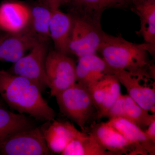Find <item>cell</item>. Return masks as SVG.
Segmentation results:
<instances>
[{
  "label": "cell",
  "mask_w": 155,
  "mask_h": 155,
  "mask_svg": "<svg viewBox=\"0 0 155 155\" xmlns=\"http://www.w3.org/2000/svg\"><path fill=\"white\" fill-rule=\"evenodd\" d=\"M0 97L19 114L46 122L55 118V112L43 97L41 91L25 78L0 70Z\"/></svg>",
  "instance_id": "1"
},
{
  "label": "cell",
  "mask_w": 155,
  "mask_h": 155,
  "mask_svg": "<svg viewBox=\"0 0 155 155\" xmlns=\"http://www.w3.org/2000/svg\"><path fill=\"white\" fill-rule=\"evenodd\" d=\"M155 46L127 41L121 35L115 36L103 31L98 52L114 72L125 70L135 72L153 68L149 54H155Z\"/></svg>",
  "instance_id": "2"
},
{
  "label": "cell",
  "mask_w": 155,
  "mask_h": 155,
  "mask_svg": "<svg viewBox=\"0 0 155 155\" xmlns=\"http://www.w3.org/2000/svg\"><path fill=\"white\" fill-rule=\"evenodd\" d=\"M55 97L61 113L86 133L87 123L95 108L88 89L76 82Z\"/></svg>",
  "instance_id": "3"
},
{
  "label": "cell",
  "mask_w": 155,
  "mask_h": 155,
  "mask_svg": "<svg viewBox=\"0 0 155 155\" xmlns=\"http://www.w3.org/2000/svg\"><path fill=\"white\" fill-rule=\"evenodd\" d=\"M153 71L154 67L135 72L120 70L115 72V75L135 102L144 110L155 114V84H148L153 81L152 78L155 77Z\"/></svg>",
  "instance_id": "4"
},
{
  "label": "cell",
  "mask_w": 155,
  "mask_h": 155,
  "mask_svg": "<svg viewBox=\"0 0 155 155\" xmlns=\"http://www.w3.org/2000/svg\"><path fill=\"white\" fill-rule=\"evenodd\" d=\"M45 140L41 127L14 133L0 142V155H52Z\"/></svg>",
  "instance_id": "5"
},
{
  "label": "cell",
  "mask_w": 155,
  "mask_h": 155,
  "mask_svg": "<svg viewBox=\"0 0 155 155\" xmlns=\"http://www.w3.org/2000/svg\"><path fill=\"white\" fill-rule=\"evenodd\" d=\"M76 65L66 54L55 50L48 52L45 68L51 96H55L77 82Z\"/></svg>",
  "instance_id": "6"
},
{
  "label": "cell",
  "mask_w": 155,
  "mask_h": 155,
  "mask_svg": "<svg viewBox=\"0 0 155 155\" xmlns=\"http://www.w3.org/2000/svg\"><path fill=\"white\" fill-rule=\"evenodd\" d=\"M72 16L73 25L69 42V53L78 58L96 54L102 36L101 25L85 18Z\"/></svg>",
  "instance_id": "7"
},
{
  "label": "cell",
  "mask_w": 155,
  "mask_h": 155,
  "mask_svg": "<svg viewBox=\"0 0 155 155\" xmlns=\"http://www.w3.org/2000/svg\"><path fill=\"white\" fill-rule=\"evenodd\" d=\"M48 52V42L39 43L29 54L14 63L9 72L29 79L44 91L49 86L45 68Z\"/></svg>",
  "instance_id": "8"
},
{
  "label": "cell",
  "mask_w": 155,
  "mask_h": 155,
  "mask_svg": "<svg viewBox=\"0 0 155 155\" xmlns=\"http://www.w3.org/2000/svg\"><path fill=\"white\" fill-rule=\"evenodd\" d=\"M40 42L28 25L18 32L7 33L0 41V61L14 64Z\"/></svg>",
  "instance_id": "9"
},
{
  "label": "cell",
  "mask_w": 155,
  "mask_h": 155,
  "mask_svg": "<svg viewBox=\"0 0 155 155\" xmlns=\"http://www.w3.org/2000/svg\"><path fill=\"white\" fill-rule=\"evenodd\" d=\"M108 151L114 155H140L136 147L107 122L92 125L88 133Z\"/></svg>",
  "instance_id": "10"
},
{
  "label": "cell",
  "mask_w": 155,
  "mask_h": 155,
  "mask_svg": "<svg viewBox=\"0 0 155 155\" xmlns=\"http://www.w3.org/2000/svg\"><path fill=\"white\" fill-rule=\"evenodd\" d=\"M115 72L96 54L78 58L76 65L77 82L89 89L98 81Z\"/></svg>",
  "instance_id": "11"
},
{
  "label": "cell",
  "mask_w": 155,
  "mask_h": 155,
  "mask_svg": "<svg viewBox=\"0 0 155 155\" xmlns=\"http://www.w3.org/2000/svg\"><path fill=\"white\" fill-rule=\"evenodd\" d=\"M41 127L47 144L52 153L61 154L73 139L83 132L68 121H50Z\"/></svg>",
  "instance_id": "12"
},
{
  "label": "cell",
  "mask_w": 155,
  "mask_h": 155,
  "mask_svg": "<svg viewBox=\"0 0 155 155\" xmlns=\"http://www.w3.org/2000/svg\"><path fill=\"white\" fill-rule=\"evenodd\" d=\"M30 8L22 3L6 2L0 5V29L6 33L18 32L29 23Z\"/></svg>",
  "instance_id": "13"
},
{
  "label": "cell",
  "mask_w": 155,
  "mask_h": 155,
  "mask_svg": "<svg viewBox=\"0 0 155 155\" xmlns=\"http://www.w3.org/2000/svg\"><path fill=\"white\" fill-rule=\"evenodd\" d=\"M107 122L134 145L140 155L155 154V143L148 138L144 130L133 122L121 117L111 118Z\"/></svg>",
  "instance_id": "14"
},
{
  "label": "cell",
  "mask_w": 155,
  "mask_h": 155,
  "mask_svg": "<svg viewBox=\"0 0 155 155\" xmlns=\"http://www.w3.org/2000/svg\"><path fill=\"white\" fill-rule=\"evenodd\" d=\"M50 22V34L55 50L67 54L73 25L71 14L63 13L60 9L51 10Z\"/></svg>",
  "instance_id": "15"
},
{
  "label": "cell",
  "mask_w": 155,
  "mask_h": 155,
  "mask_svg": "<svg viewBox=\"0 0 155 155\" xmlns=\"http://www.w3.org/2000/svg\"><path fill=\"white\" fill-rule=\"evenodd\" d=\"M130 4L140 20V29L136 33L145 42L155 46V0H131Z\"/></svg>",
  "instance_id": "16"
},
{
  "label": "cell",
  "mask_w": 155,
  "mask_h": 155,
  "mask_svg": "<svg viewBox=\"0 0 155 155\" xmlns=\"http://www.w3.org/2000/svg\"><path fill=\"white\" fill-rule=\"evenodd\" d=\"M34 127L24 114L11 112L0 103V142L14 133Z\"/></svg>",
  "instance_id": "17"
},
{
  "label": "cell",
  "mask_w": 155,
  "mask_h": 155,
  "mask_svg": "<svg viewBox=\"0 0 155 155\" xmlns=\"http://www.w3.org/2000/svg\"><path fill=\"white\" fill-rule=\"evenodd\" d=\"M30 18L28 26L41 42L49 41L50 22L52 11L40 2L29 7Z\"/></svg>",
  "instance_id": "18"
},
{
  "label": "cell",
  "mask_w": 155,
  "mask_h": 155,
  "mask_svg": "<svg viewBox=\"0 0 155 155\" xmlns=\"http://www.w3.org/2000/svg\"><path fill=\"white\" fill-rule=\"evenodd\" d=\"M61 154L113 155L103 147L92 136L84 132L71 140Z\"/></svg>",
  "instance_id": "19"
},
{
  "label": "cell",
  "mask_w": 155,
  "mask_h": 155,
  "mask_svg": "<svg viewBox=\"0 0 155 155\" xmlns=\"http://www.w3.org/2000/svg\"><path fill=\"white\" fill-rule=\"evenodd\" d=\"M73 16L100 23L103 11L107 8V0H68Z\"/></svg>",
  "instance_id": "20"
},
{
  "label": "cell",
  "mask_w": 155,
  "mask_h": 155,
  "mask_svg": "<svg viewBox=\"0 0 155 155\" xmlns=\"http://www.w3.org/2000/svg\"><path fill=\"white\" fill-rule=\"evenodd\" d=\"M125 114L123 118L128 119L143 130L147 129L150 122L155 119V114H150L128 95H124Z\"/></svg>",
  "instance_id": "21"
},
{
  "label": "cell",
  "mask_w": 155,
  "mask_h": 155,
  "mask_svg": "<svg viewBox=\"0 0 155 155\" xmlns=\"http://www.w3.org/2000/svg\"><path fill=\"white\" fill-rule=\"evenodd\" d=\"M121 94L120 83L115 75L106 93L101 105L97 111V117L98 119L107 116L108 111Z\"/></svg>",
  "instance_id": "22"
},
{
  "label": "cell",
  "mask_w": 155,
  "mask_h": 155,
  "mask_svg": "<svg viewBox=\"0 0 155 155\" xmlns=\"http://www.w3.org/2000/svg\"><path fill=\"white\" fill-rule=\"evenodd\" d=\"M115 75V74L108 75L88 89L97 111L101 105L106 93Z\"/></svg>",
  "instance_id": "23"
},
{
  "label": "cell",
  "mask_w": 155,
  "mask_h": 155,
  "mask_svg": "<svg viewBox=\"0 0 155 155\" xmlns=\"http://www.w3.org/2000/svg\"><path fill=\"white\" fill-rule=\"evenodd\" d=\"M124 114L125 109L124 95L121 94L108 111L107 116L109 117L110 119L115 117H124Z\"/></svg>",
  "instance_id": "24"
},
{
  "label": "cell",
  "mask_w": 155,
  "mask_h": 155,
  "mask_svg": "<svg viewBox=\"0 0 155 155\" xmlns=\"http://www.w3.org/2000/svg\"><path fill=\"white\" fill-rule=\"evenodd\" d=\"M39 2L47 6L51 10H53L60 8L61 6L67 3L68 0H39Z\"/></svg>",
  "instance_id": "25"
},
{
  "label": "cell",
  "mask_w": 155,
  "mask_h": 155,
  "mask_svg": "<svg viewBox=\"0 0 155 155\" xmlns=\"http://www.w3.org/2000/svg\"><path fill=\"white\" fill-rule=\"evenodd\" d=\"M131 0H107V8L122 7L130 4Z\"/></svg>",
  "instance_id": "26"
},
{
  "label": "cell",
  "mask_w": 155,
  "mask_h": 155,
  "mask_svg": "<svg viewBox=\"0 0 155 155\" xmlns=\"http://www.w3.org/2000/svg\"><path fill=\"white\" fill-rule=\"evenodd\" d=\"M144 132L148 138L155 143V119L150 122Z\"/></svg>",
  "instance_id": "27"
},
{
  "label": "cell",
  "mask_w": 155,
  "mask_h": 155,
  "mask_svg": "<svg viewBox=\"0 0 155 155\" xmlns=\"http://www.w3.org/2000/svg\"><path fill=\"white\" fill-rule=\"evenodd\" d=\"M7 33L6 32H0V41L2 40V39L4 38V37L5 36L6 34Z\"/></svg>",
  "instance_id": "28"
}]
</instances>
